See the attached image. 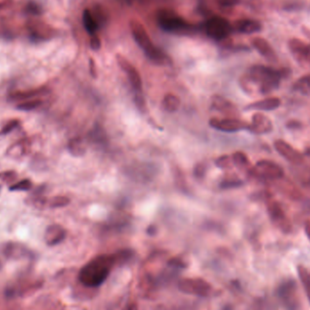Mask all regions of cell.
Here are the masks:
<instances>
[{"label": "cell", "mask_w": 310, "mask_h": 310, "mask_svg": "<svg viewBox=\"0 0 310 310\" xmlns=\"http://www.w3.org/2000/svg\"><path fill=\"white\" fill-rule=\"evenodd\" d=\"M289 73L290 71L287 68L276 70L266 65H253L241 78V87L248 93L257 88L259 94L268 95L279 88L281 80L289 76Z\"/></svg>", "instance_id": "1"}, {"label": "cell", "mask_w": 310, "mask_h": 310, "mask_svg": "<svg viewBox=\"0 0 310 310\" xmlns=\"http://www.w3.org/2000/svg\"><path fill=\"white\" fill-rule=\"evenodd\" d=\"M115 265L114 254L100 255L80 269L78 280L86 288H97L107 280Z\"/></svg>", "instance_id": "2"}, {"label": "cell", "mask_w": 310, "mask_h": 310, "mask_svg": "<svg viewBox=\"0 0 310 310\" xmlns=\"http://www.w3.org/2000/svg\"><path fill=\"white\" fill-rule=\"evenodd\" d=\"M130 29L135 42L140 48H142L150 60L158 65H167L171 63L170 57L152 44L151 37L147 33L145 27L142 26L141 23H139L136 20H131Z\"/></svg>", "instance_id": "3"}, {"label": "cell", "mask_w": 310, "mask_h": 310, "mask_svg": "<svg viewBox=\"0 0 310 310\" xmlns=\"http://www.w3.org/2000/svg\"><path fill=\"white\" fill-rule=\"evenodd\" d=\"M156 20L160 27L168 33L176 34H194L197 27L189 24L183 17L172 9H163L156 14Z\"/></svg>", "instance_id": "4"}, {"label": "cell", "mask_w": 310, "mask_h": 310, "mask_svg": "<svg viewBox=\"0 0 310 310\" xmlns=\"http://www.w3.org/2000/svg\"><path fill=\"white\" fill-rule=\"evenodd\" d=\"M267 214L272 223L276 228H279L283 233H290L292 231V224L289 217L285 213L284 210L279 202L272 198L269 195L266 199Z\"/></svg>", "instance_id": "5"}, {"label": "cell", "mask_w": 310, "mask_h": 310, "mask_svg": "<svg viewBox=\"0 0 310 310\" xmlns=\"http://www.w3.org/2000/svg\"><path fill=\"white\" fill-rule=\"evenodd\" d=\"M205 32L210 38L216 41H224L232 33L233 26L224 17L213 16L205 23Z\"/></svg>", "instance_id": "6"}, {"label": "cell", "mask_w": 310, "mask_h": 310, "mask_svg": "<svg viewBox=\"0 0 310 310\" xmlns=\"http://www.w3.org/2000/svg\"><path fill=\"white\" fill-rule=\"evenodd\" d=\"M26 27L29 37L34 42L48 41L56 37L57 34V30L55 27L37 18L27 20Z\"/></svg>", "instance_id": "7"}, {"label": "cell", "mask_w": 310, "mask_h": 310, "mask_svg": "<svg viewBox=\"0 0 310 310\" xmlns=\"http://www.w3.org/2000/svg\"><path fill=\"white\" fill-rule=\"evenodd\" d=\"M250 176L258 178L260 180L276 181L280 180L284 176L283 168L269 160H260L255 164Z\"/></svg>", "instance_id": "8"}, {"label": "cell", "mask_w": 310, "mask_h": 310, "mask_svg": "<svg viewBox=\"0 0 310 310\" xmlns=\"http://www.w3.org/2000/svg\"><path fill=\"white\" fill-rule=\"evenodd\" d=\"M178 289L181 292L197 297L209 296L212 290L211 285L202 278H186L179 280Z\"/></svg>", "instance_id": "9"}, {"label": "cell", "mask_w": 310, "mask_h": 310, "mask_svg": "<svg viewBox=\"0 0 310 310\" xmlns=\"http://www.w3.org/2000/svg\"><path fill=\"white\" fill-rule=\"evenodd\" d=\"M278 297L288 310H297L299 300L297 297V286L295 280L289 279L281 282L277 290Z\"/></svg>", "instance_id": "10"}, {"label": "cell", "mask_w": 310, "mask_h": 310, "mask_svg": "<svg viewBox=\"0 0 310 310\" xmlns=\"http://www.w3.org/2000/svg\"><path fill=\"white\" fill-rule=\"evenodd\" d=\"M0 254L3 255L7 258L15 260L31 258L33 256V253L28 248H26V246L23 245L22 243L15 241H8L2 243L0 245Z\"/></svg>", "instance_id": "11"}, {"label": "cell", "mask_w": 310, "mask_h": 310, "mask_svg": "<svg viewBox=\"0 0 310 310\" xmlns=\"http://www.w3.org/2000/svg\"><path fill=\"white\" fill-rule=\"evenodd\" d=\"M210 125L214 129L219 130L224 133H235L242 130L250 129V124L240 119H223L211 118Z\"/></svg>", "instance_id": "12"}, {"label": "cell", "mask_w": 310, "mask_h": 310, "mask_svg": "<svg viewBox=\"0 0 310 310\" xmlns=\"http://www.w3.org/2000/svg\"><path fill=\"white\" fill-rule=\"evenodd\" d=\"M117 61L121 69L128 75L130 84L134 88V90L135 92H141L142 91V79L136 68L125 58V56H122L120 54H117Z\"/></svg>", "instance_id": "13"}, {"label": "cell", "mask_w": 310, "mask_h": 310, "mask_svg": "<svg viewBox=\"0 0 310 310\" xmlns=\"http://www.w3.org/2000/svg\"><path fill=\"white\" fill-rule=\"evenodd\" d=\"M274 147L276 151H278L284 159L289 163L294 164H302L304 157L301 152L294 149L289 143L285 142L284 140H277L274 142Z\"/></svg>", "instance_id": "14"}, {"label": "cell", "mask_w": 310, "mask_h": 310, "mask_svg": "<svg viewBox=\"0 0 310 310\" xmlns=\"http://www.w3.org/2000/svg\"><path fill=\"white\" fill-rule=\"evenodd\" d=\"M249 131L255 134H269L273 131V124L272 120L262 112H255L252 115Z\"/></svg>", "instance_id": "15"}, {"label": "cell", "mask_w": 310, "mask_h": 310, "mask_svg": "<svg viewBox=\"0 0 310 310\" xmlns=\"http://www.w3.org/2000/svg\"><path fill=\"white\" fill-rule=\"evenodd\" d=\"M66 237V230L59 224H53L48 226L45 231L44 240L47 245L53 247L58 245Z\"/></svg>", "instance_id": "16"}, {"label": "cell", "mask_w": 310, "mask_h": 310, "mask_svg": "<svg viewBox=\"0 0 310 310\" xmlns=\"http://www.w3.org/2000/svg\"><path fill=\"white\" fill-rule=\"evenodd\" d=\"M281 105V101L278 97H267L262 100H258L254 103H251L247 105V110H252V111H273Z\"/></svg>", "instance_id": "17"}, {"label": "cell", "mask_w": 310, "mask_h": 310, "mask_svg": "<svg viewBox=\"0 0 310 310\" xmlns=\"http://www.w3.org/2000/svg\"><path fill=\"white\" fill-rule=\"evenodd\" d=\"M251 44H252L253 48L261 56H264L267 60L269 61V62H276L277 61L275 51L272 48L270 44L268 43L266 39L261 38V37H254L251 40Z\"/></svg>", "instance_id": "18"}, {"label": "cell", "mask_w": 310, "mask_h": 310, "mask_svg": "<svg viewBox=\"0 0 310 310\" xmlns=\"http://www.w3.org/2000/svg\"><path fill=\"white\" fill-rule=\"evenodd\" d=\"M233 29L242 34H251L258 33L261 30V24L257 20L252 19H241L235 22Z\"/></svg>", "instance_id": "19"}, {"label": "cell", "mask_w": 310, "mask_h": 310, "mask_svg": "<svg viewBox=\"0 0 310 310\" xmlns=\"http://www.w3.org/2000/svg\"><path fill=\"white\" fill-rule=\"evenodd\" d=\"M49 94V89L47 87H40L35 88L32 90L18 91L14 92L12 95H10V98L14 101H27L32 100L34 97H41Z\"/></svg>", "instance_id": "20"}, {"label": "cell", "mask_w": 310, "mask_h": 310, "mask_svg": "<svg viewBox=\"0 0 310 310\" xmlns=\"http://www.w3.org/2000/svg\"><path fill=\"white\" fill-rule=\"evenodd\" d=\"M233 164L240 169L241 171L248 173L249 175H251L252 169L253 166L250 164V160L248 158V156L242 152V151H236L232 154Z\"/></svg>", "instance_id": "21"}, {"label": "cell", "mask_w": 310, "mask_h": 310, "mask_svg": "<svg viewBox=\"0 0 310 310\" xmlns=\"http://www.w3.org/2000/svg\"><path fill=\"white\" fill-rule=\"evenodd\" d=\"M289 48L294 57L298 62H303L306 44L304 43L300 39L293 38L289 42Z\"/></svg>", "instance_id": "22"}, {"label": "cell", "mask_w": 310, "mask_h": 310, "mask_svg": "<svg viewBox=\"0 0 310 310\" xmlns=\"http://www.w3.org/2000/svg\"><path fill=\"white\" fill-rule=\"evenodd\" d=\"M83 24L87 31V33L92 34H96L97 30L99 29L98 24L95 21V17L91 12L90 9H85L83 12Z\"/></svg>", "instance_id": "23"}, {"label": "cell", "mask_w": 310, "mask_h": 310, "mask_svg": "<svg viewBox=\"0 0 310 310\" xmlns=\"http://www.w3.org/2000/svg\"><path fill=\"white\" fill-rule=\"evenodd\" d=\"M212 105L217 110L223 112L228 113H235L237 112V109L233 103L228 102V100L224 99L221 96H213L212 98Z\"/></svg>", "instance_id": "24"}, {"label": "cell", "mask_w": 310, "mask_h": 310, "mask_svg": "<svg viewBox=\"0 0 310 310\" xmlns=\"http://www.w3.org/2000/svg\"><path fill=\"white\" fill-rule=\"evenodd\" d=\"M68 151L73 156H83L86 152V146L82 138H73L68 143Z\"/></svg>", "instance_id": "25"}, {"label": "cell", "mask_w": 310, "mask_h": 310, "mask_svg": "<svg viewBox=\"0 0 310 310\" xmlns=\"http://www.w3.org/2000/svg\"><path fill=\"white\" fill-rule=\"evenodd\" d=\"M162 104L165 111L169 112H176L181 106V100L177 95H173V94H167L164 95Z\"/></svg>", "instance_id": "26"}, {"label": "cell", "mask_w": 310, "mask_h": 310, "mask_svg": "<svg viewBox=\"0 0 310 310\" xmlns=\"http://www.w3.org/2000/svg\"><path fill=\"white\" fill-rule=\"evenodd\" d=\"M27 151H28V142L20 141V142L14 143L13 145L9 147L6 153L9 157L17 158V157H21L23 155L26 154Z\"/></svg>", "instance_id": "27"}, {"label": "cell", "mask_w": 310, "mask_h": 310, "mask_svg": "<svg viewBox=\"0 0 310 310\" xmlns=\"http://www.w3.org/2000/svg\"><path fill=\"white\" fill-rule=\"evenodd\" d=\"M293 90L301 95H310V74H306L298 78L293 85Z\"/></svg>", "instance_id": "28"}, {"label": "cell", "mask_w": 310, "mask_h": 310, "mask_svg": "<svg viewBox=\"0 0 310 310\" xmlns=\"http://www.w3.org/2000/svg\"><path fill=\"white\" fill-rule=\"evenodd\" d=\"M69 203L70 199L65 196H55L45 200V206H48V208H62L67 206Z\"/></svg>", "instance_id": "29"}, {"label": "cell", "mask_w": 310, "mask_h": 310, "mask_svg": "<svg viewBox=\"0 0 310 310\" xmlns=\"http://www.w3.org/2000/svg\"><path fill=\"white\" fill-rule=\"evenodd\" d=\"M297 272H298L299 279L301 280L303 287L306 291L307 298L310 302V272L307 270L306 267H302V266H298Z\"/></svg>", "instance_id": "30"}, {"label": "cell", "mask_w": 310, "mask_h": 310, "mask_svg": "<svg viewBox=\"0 0 310 310\" xmlns=\"http://www.w3.org/2000/svg\"><path fill=\"white\" fill-rule=\"evenodd\" d=\"M43 100L41 99H32L24 101L23 103H18L17 105V109L20 111H33L34 109H37L43 104Z\"/></svg>", "instance_id": "31"}, {"label": "cell", "mask_w": 310, "mask_h": 310, "mask_svg": "<svg viewBox=\"0 0 310 310\" xmlns=\"http://www.w3.org/2000/svg\"><path fill=\"white\" fill-rule=\"evenodd\" d=\"M32 182L28 179H24L22 181H18L15 184L9 187V190L11 191H20V190H28L32 188Z\"/></svg>", "instance_id": "32"}, {"label": "cell", "mask_w": 310, "mask_h": 310, "mask_svg": "<svg viewBox=\"0 0 310 310\" xmlns=\"http://www.w3.org/2000/svg\"><path fill=\"white\" fill-rule=\"evenodd\" d=\"M215 164L217 167L220 169L231 168L233 165L232 158L228 155H222L216 160Z\"/></svg>", "instance_id": "33"}, {"label": "cell", "mask_w": 310, "mask_h": 310, "mask_svg": "<svg viewBox=\"0 0 310 310\" xmlns=\"http://www.w3.org/2000/svg\"><path fill=\"white\" fill-rule=\"evenodd\" d=\"M133 255H134V252L130 250H124L118 251V252L114 254L117 264H118V263L120 264V263L126 262L127 260H129L130 258L133 257Z\"/></svg>", "instance_id": "34"}, {"label": "cell", "mask_w": 310, "mask_h": 310, "mask_svg": "<svg viewBox=\"0 0 310 310\" xmlns=\"http://www.w3.org/2000/svg\"><path fill=\"white\" fill-rule=\"evenodd\" d=\"M17 178V173L15 171H5L0 172V181L4 183H12L16 181Z\"/></svg>", "instance_id": "35"}, {"label": "cell", "mask_w": 310, "mask_h": 310, "mask_svg": "<svg viewBox=\"0 0 310 310\" xmlns=\"http://www.w3.org/2000/svg\"><path fill=\"white\" fill-rule=\"evenodd\" d=\"M243 184V182L239 179H227L220 183L221 188L223 189H230V188H236Z\"/></svg>", "instance_id": "36"}, {"label": "cell", "mask_w": 310, "mask_h": 310, "mask_svg": "<svg viewBox=\"0 0 310 310\" xmlns=\"http://www.w3.org/2000/svg\"><path fill=\"white\" fill-rule=\"evenodd\" d=\"M20 125V121L11 120L5 125L4 127L0 131V134H8L16 129L18 125Z\"/></svg>", "instance_id": "37"}, {"label": "cell", "mask_w": 310, "mask_h": 310, "mask_svg": "<svg viewBox=\"0 0 310 310\" xmlns=\"http://www.w3.org/2000/svg\"><path fill=\"white\" fill-rule=\"evenodd\" d=\"M102 47V42L99 36L97 34H94L90 35V48L94 51H98L100 48Z\"/></svg>", "instance_id": "38"}, {"label": "cell", "mask_w": 310, "mask_h": 310, "mask_svg": "<svg viewBox=\"0 0 310 310\" xmlns=\"http://www.w3.org/2000/svg\"><path fill=\"white\" fill-rule=\"evenodd\" d=\"M26 11L30 15H40L42 13V9L36 3H29L26 6Z\"/></svg>", "instance_id": "39"}, {"label": "cell", "mask_w": 310, "mask_h": 310, "mask_svg": "<svg viewBox=\"0 0 310 310\" xmlns=\"http://www.w3.org/2000/svg\"><path fill=\"white\" fill-rule=\"evenodd\" d=\"M91 136L95 142H97V141L98 142H103V139H104L103 131L100 127H95V129L92 132Z\"/></svg>", "instance_id": "40"}, {"label": "cell", "mask_w": 310, "mask_h": 310, "mask_svg": "<svg viewBox=\"0 0 310 310\" xmlns=\"http://www.w3.org/2000/svg\"><path fill=\"white\" fill-rule=\"evenodd\" d=\"M169 266L174 267H184V263L180 258H172L168 262Z\"/></svg>", "instance_id": "41"}, {"label": "cell", "mask_w": 310, "mask_h": 310, "mask_svg": "<svg viewBox=\"0 0 310 310\" xmlns=\"http://www.w3.org/2000/svg\"><path fill=\"white\" fill-rule=\"evenodd\" d=\"M239 0H219V3L220 6L225 7V8H230L235 5L237 4Z\"/></svg>", "instance_id": "42"}, {"label": "cell", "mask_w": 310, "mask_h": 310, "mask_svg": "<svg viewBox=\"0 0 310 310\" xmlns=\"http://www.w3.org/2000/svg\"><path fill=\"white\" fill-rule=\"evenodd\" d=\"M89 68H90L91 75L94 78H96V76H97V70H96L95 60L93 58H90V60H89Z\"/></svg>", "instance_id": "43"}, {"label": "cell", "mask_w": 310, "mask_h": 310, "mask_svg": "<svg viewBox=\"0 0 310 310\" xmlns=\"http://www.w3.org/2000/svg\"><path fill=\"white\" fill-rule=\"evenodd\" d=\"M301 123L297 120L289 121L287 124V127L289 129H298V128H301Z\"/></svg>", "instance_id": "44"}, {"label": "cell", "mask_w": 310, "mask_h": 310, "mask_svg": "<svg viewBox=\"0 0 310 310\" xmlns=\"http://www.w3.org/2000/svg\"><path fill=\"white\" fill-rule=\"evenodd\" d=\"M204 172H205V168L203 166V164H198L197 167L195 168V175L199 177H203L204 175Z\"/></svg>", "instance_id": "45"}, {"label": "cell", "mask_w": 310, "mask_h": 310, "mask_svg": "<svg viewBox=\"0 0 310 310\" xmlns=\"http://www.w3.org/2000/svg\"><path fill=\"white\" fill-rule=\"evenodd\" d=\"M13 4V0H0V10L9 8Z\"/></svg>", "instance_id": "46"}, {"label": "cell", "mask_w": 310, "mask_h": 310, "mask_svg": "<svg viewBox=\"0 0 310 310\" xmlns=\"http://www.w3.org/2000/svg\"><path fill=\"white\" fill-rule=\"evenodd\" d=\"M304 63H308L310 64V45H306V50L304 54V58H303Z\"/></svg>", "instance_id": "47"}, {"label": "cell", "mask_w": 310, "mask_h": 310, "mask_svg": "<svg viewBox=\"0 0 310 310\" xmlns=\"http://www.w3.org/2000/svg\"><path fill=\"white\" fill-rule=\"evenodd\" d=\"M305 232H306V237L308 238L310 241V220H307L305 223Z\"/></svg>", "instance_id": "48"}, {"label": "cell", "mask_w": 310, "mask_h": 310, "mask_svg": "<svg viewBox=\"0 0 310 310\" xmlns=\"http://www.w3.org/2000/svg\"><path fill=\"white\" fill-rule=\"evenodd\" d=\"M126 310H139L138 309V306L135 304V303H133V304H131L130 306H127V308Z\"/></svg>", "instance_id": "49"}, {"label": "cell", "mask_w": 310, "mask_h": 310, "mask_svg": "<svg viewBox=\"0 0 310 310\" xmlns=\"http://www.w3.org/2000/svg\"><path fill=\"white\" fill-rule=\"evenodd\" d=\"M305 155H306V156H310V146L307 147L306 150H305Z\"/></svg>", "instance_id": "50"}, {"label": "cell", "mask_w": 310, "mask_h": 310, "mask_svg": "<svg viewBox=\"0 0 310 310\" xmlns=\"http://www.w3.org/2000/svg\"><path fill=\"white\" fill-rule=\"evenodd\" d=\"M307 184L310 186V180L308 181V182H307Z\"/></svg>", "instance_id": "51"}, {"label": "cell", "mask_w": 310, "mask_h": 310, "mask_svg": "<svg viewBox=\"0 0 310 310\" xmlns=\"http://www.w3.org/2000/svg\"><path fill=\"white\" fill-rule=\"evenodd\" d=\"M0 267H1V263H0Z\"/></svg>", "instance_id": "52"}]
</instances>
